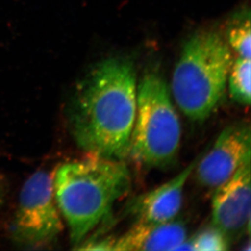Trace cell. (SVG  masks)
Returning <instances> with one entry per match:
<instances>
[{"label":"cell","mask_w":251,"mask_h":251,"mask_svg":"<svg viewBox=\"0 0 251 251\" xmlns=\"http://www.w3.org/2000/svg\"><path fill=\"white\" fill-rule=\"evenodd\" d=\"M137 76L128 60L100 62L76 85L67 107L69 132L91 155L128 156L137 111Z\"/></svg>","instance_id":"cell-1"},{"label":"cell","mask_w":251,"mask_h":251,"mask_svg":"<svg viewBox=\"0 0 251 251\" xmlns=\"http://www.w3.org/2000/svg\"><path fill=\"white\" fill-rule=\"evenodd\" d=\"M52 180L57 206L74 249L108 217L131 188L130 172L123 160L91 154L61 164Z\"/></svg>","instance_id":"cell-2"},{"label":"cell","mask_w":251,"mask_h":251,"mask_svg":"<svg viewBox=\"0 0 251 251\" xmlns=\"http://www.w3.org/2000/svg\"><path fill=\"white\" fill-rule=\"evenodd\" d=\"M228 46L218 33L203 31L185 43L172 81L173 97L193 121L211 116L225 94L232 65Z\"/></svg>","instance_id":"cell-3"},{"label":"cell","mask_w":251,"mask_h":251,"mask_svg":"<svg viewBox=\"0 0 251 251\" xmlns=\"http://www.w3.org/2000/svg\"><path fill=\"white\" fill-rule=\"evenodd\" d=\"M170 95L158 74H147L138 85L128 156L142 166L167 167L177 157L181 124Z\"/></svg>","instance_id":"cell-4"},{"label":"cell","mask_w":251,"mask_h":251,"mask_svg":"<svg viewBox=\"0 0 251 251\" xmlns=\"http://www.w3.org/2000/svg\"><path fill=\"white\" fill-rule=\"evenodd\" d=\"M62 230L52 176L38 171L27 179L20 193L11 225L12 239L25 248H38L55 242Z\"/></svg>","instance_id":"cell-5"},{"label":"cell","mask_w":251,"mask_h":251,"mask_svg":"<svg viewBox=\"0 0 251 251\" xmlns=\"http://www.w3.org/2000/svg\"><path fill=\"white\" fill-rule=\"evenodd\" d=\"M251 128L247 124L227 126L221 132L195 167L197 180L208 189H216L227 181L237 169L251 159Z\"/></svg>","instance_id":"cell-6"},{"label":"cell","mask_w":251,"mask_h":251,"mask_svg":"<svg viewBox=\"0 0 251 251\" xmlns=\"http://www.w3.org/2000/svg\"><path fill=\"white\" fill-rule=\"evenodd\" d=\"M212 225L230 242L251 228V159L227 181L215 189L211 205Z\"/></svg>","instance_id":"cell-7"},{"label":"cell","mask_w":251,"mask_h":251,"mask_svg":"<svg viewBox=\"0 0 251 251\" xmlns=\"http://www.w3.org/2000/svg\"><path fill=\"white\" fill-rule=\"evenodd\" d=\"M200 156L170 180L133 198L127 206L128 215L135 222L142 223H164L176 219L182 206L185 184Z\"/></svg>","instance_id":"cell-8"},{"label":"cell","mask_w":251,"mask_h":251,"mask_svg":"<svg viewBox=\"0 0 251 251\" xmlns=\"http://www.w3.org/2000/svg\"><path fill=\"white\" fill-rule=\"evenodd\" d=\"M187 238V227L180 220L164 223L135 222L114 240L113 251H175Z\"/></svg>","instance_id":"cell-9"},{"label":"cell","mask_w":251,"mask_h":251,"mask_svg":"<svg viewBox=\"0 0 251 251\" xmlns=\"http://www.w3.org/2000/svg\"><path fill=\"white\" fill-rule=\"evenodd\" d=\"M230 97L242 106L251 103V59L240 57L232 63L227 76Z\"/></svg>","instance_id":"cell-10"},{"label":"cell","mask_w":251,"mask_h":251,"mask_svg":"<svg viewBox=\"0 0 251 251\" xmlns=\"http://www.w3.org/2000/svg\"><path fill=\"white\" fill-rule=\"evenodd\" d=\"M230 242L227 236L212 225L186 238L175 251H225L229 249Z\"/></svg>","instance_id":"cell-11"},{"label":"cell","mask_w":251,"mask_h":251,"mask_svg":"<svg viewBox=\"0 0 251 251\" xmlns=\"http://www.w3.org/2000/svg\"><path fill=\"white\" fill-rule=\"evenodd\" d=\"M227 40L240 57L251 59V13L244 10L232 17L227 27Z\"/></svg>","instance_id":"cell-12"},{"label":"cell","mask_w":251,"mask_h":251,"mask_svg":"<svg viewBox=\"0 0 251 251\" xmlns=\"http://www.w3.org/2000/svg\"><path fill=\"white\" fill-rule=\"evenodd\" d=\"M5 195H6V186H5L4 180L0 177V210L2 208L4 202Z\"/></svg>","instance_id":"cell-13"}]
</instances>
